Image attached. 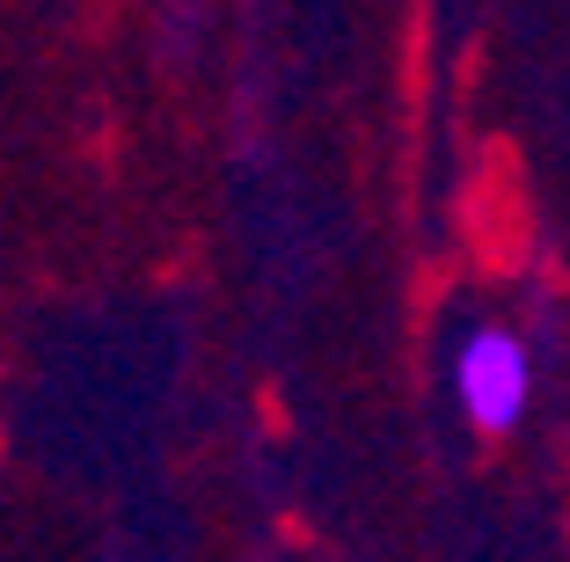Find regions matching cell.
<instances>
[{"mask_svg": "<svg viewBox=\"0 0 570 562\" xmlns=\"http://www.w3.org/2000/svg\"><path fill=\"white\" fill-rule=\"evenodd\" d=\"M461 410L483 438H504V431L527 416V351L520 336L504 329H475L469 351H461Z\"/></svg>", "mask_w": 570, "mask_h": 562, "instance_id": "cell-1", "label": "cell"}]
</instances>
